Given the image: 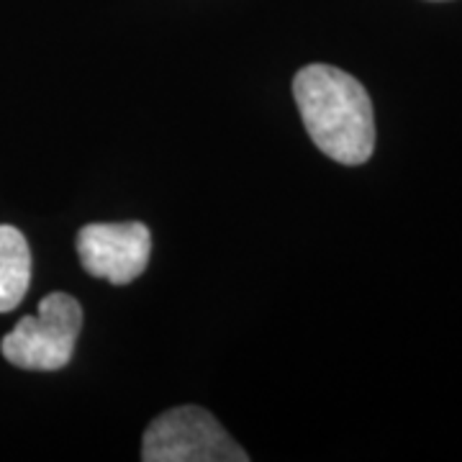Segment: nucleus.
<instances>
[{"instance_id":"1","label":"nucleus","mask_w":462,"mask_h":462,"mask_svg":"<svg viewBox=\"0 0 462 462\" xmlns=\"http://www.w3.org/2000/svg\"><path fill=\"white\" fill-rule=\"evenodd\" d=\"M298 114L316 147L339 165H363L375 149L373 100L360 80L331 65L303 67L293 78Z\"/></svg>"},{"instance_id":"2","label":"nucleus","mask_w":462,"mask_h":462,"mask_svg":"<svg viewBox=\"0 0 462 462\" xmlns=\"http://www.w3.org/2000/svg\"><path fill=\"white\" fill-rule=\"evenodd\" d=\"M83 329V306L67 293L42 298L39 314L23 316L11 334L3 337V357L23 370H62L72 355Z\"/></svg>"},{"instance_id":"3","label":"nucleus","mask_w":462,"mask_h":462,"mask_svg":"<svg viewBox=\"0 0 462 462\" xmlns=\"http://www.w3.org/2000/svg\"><path fill=\"white\" fill-rule=\"evenodd\" d=\"M144 462H247L214 413L200 406H178L160 413L144 431Z\"/></svg>"},{"instance_id":"4","label":"nucleus","mask_w":462,"mask_h":462,"mask_svg":"<svg viewBox=\"0 0 462 462\" xmlns=\"http://www.w3.org/2000/svg\"><path fill=\"white\" fill-rule=\"evenodd\" d=\"M78 254L93 278L129 285L147 270L152 234L142 221L88 224L78 231Z\"/></svg>"},{"instance_id":"5","label":"nucleus","mask_w":462,"mask_h":462,"mask_svg":"<svg viewBox=\"0 0 462 462\" xmlns=\"http://www.w3.org/2000/svg\"><path fill=\"white\" fill-rule=\"evenodd\" d=\"M32 249L26 236L8 224H0V314H11L29 293Z\"/></svg>"}]
</instances>
